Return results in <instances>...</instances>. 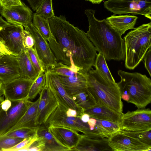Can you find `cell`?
I'll return each instance as SVG.
<instances>
[{"label": "cell", "instance_id": "26", "mask_svg": "<svg viewBox=\"0 0 151 151\" xmlns=\"http://www.w3.org/2000/svg\"><path fill=\"white\" fill-rule=\"evenodd\" d=\"M32 23L42 36L47 41L55 40L51 32L48 20L34 13Z\"/></svg>", "mask_w": 151, "mask_h": 151}, {"label": "cell", "instance_id": "49", "mask_svg": "<svg viewBox=\"0 0 151 151\" xmlns=\"http://www.w3.org/2000/svg\"><path fill=\"white\" fill-rule=\"evenodd\" d=\"M4 98L3 97L0 96V109L1 108V104L2 102L4 100Z\"/></svg>", "mask_w": 151, "mask_h": 151}, {"label": "cell", "instance_id": "2", "mask_svg": "<svg viewBox=\"0 0 151 151\" xmlns=\"http://www.w3.org/2000/svg\"><path fill=\"white\" fill-rule=\"evenodd\" d=\"M85 13L89 25L86 34L97 51L103 55L106 60H124V43L122 35L106 19L100 20L96 18L94 10L87 9Z\"/></svg>", "mask_w": 151, "mask_h": 151}, {"label": "cell", "instance_id": "14", "mask_svg": "<svg viewBox=\"0 0 151 151\" xmlns=\"http://www.w3.org/2000/svg\"><path fill=\"white\" fill-rule=\"evenodd\" d=\"M45 73L46 82L55 91L62 103L68 108L76 110L78 116H81L84 114L83 109L78 106L71 97L68 94L59 76L50 70L46 71Z\"/></svg>", "mask_w": 151, "mask_h": 151}, {"label": "cell", "instance_id": "18", "mask_svg": "<svg viewBox=\"0 0 151 151\" xmlns=\"http://www.w3.org/2000/svg\"><path fill=\"white\" fill-rule=\"evenodd\" d=\"M20 77L17 56L5 55L0 58V80L4 84Z\"/></svg>", "mask_w": 151, "mask_h": 151}, {"label": "cell", "instance_id": "11", "mask_svg": "<svg viewBox=\"0 0 151 151\" xmlns=\"http://www.w3.org/2000/svg\"><path fill=\"white\" fill-rule=\"evenodd\" d=\"M108 145L114 151H151V145L119 130L108 138Z\"/></svg>", "mask_w": 151, "mask_h": 151}, {"label": "cell", "instance_id": "6", "mask_svg": "<svg viewBox=\"0 0 151 151\" xmlns=\"http://www.w3.org/2000/svg\"><path fill=\"white\" fill-rule=\"evenodd\" d=\"M68 109L58 103L50 111L43 124L47 127L51 125L64 127L90 137H97L90 130L87 123L82 121L80 116H68L66 112Z\"/></svg>", "mask_w": 151, "mask_h": 151}, {"label": "cell", "instance_id": "3", "mask_svg": "<svg viewBox=\"0 0 151 151\" xmlns=\"http://www.w3.org/2000/svg\"><path fill=\"white\" fill-rule=\"evenodd\" d=\"M86 90L96 104L103 105L123 113L121 92L117 83L106 80L96 69L92 68L87 73Z\"/></svg>", "mask_w": 151, "mask_h": 151}, {"label": "cell", "instance_id": "28", "mask_svg": "<svg viewBox=\"0 0 151 151\" xmlns=\"http://www.w3.org/2000/svg\"><path fill=\"white\" fill-rule=\"evenodd\" d=\"M76 105L83 109L88 108L96 104L86 90L71 96Z\"/></svg>", "mask_w": 151, "mask_h": 151}, {"label": "cell", "instance_id": "32", "mask_svg": "<svg viewBox=\"0 0 151 151\" xmlns=\"http://www.w3.org/2000/svg\"><path fill=\"white\" fill-rule=\"evenodd\" d=\"M119 131L126 134L136 138L144 143L151 145V129L138 132Z\"/></svg>", "mask_w": 151, "mask_h": 151}, {"label": "cell", "instance_id": "29", "mask_svg": "<svg viewBox=\"0 0 151 151\" xmlns=\"http://www.w3.org/2000/svg\"><path fill=\"white\" fill-rule=\"evenodd\" d=\"M46 82L45 73H39L32 83L29 91L27 98L33 100L40 93L44 86Z\"/></svg>", "mask_w": 151, "mask_h": 151}, {"label": "cell", "instance_id": "50", "mask_svg": "<svg viewBox=\"0 0 151 151\" xmlns=\"http://www.w3.org/2000/svg\"><path fill=\"white\" fill-rule=\"evenodd\" d=\"M2 8V6H1V4L0 3V12H1V11Z\"/></svg>", "mask_w": 151, "mask_h": 151}, {"label": "cell", "instance_id": "33", "mask_svg": "<svg viewBox=\"0 0 151 151\" xmlns=\"http://www.w3.org/2000/svg\"><path fill=\"white\" fill-rule=\"evenodd\" d=\"M38 137L37 132L34 136L23 139L14 146L5 151H28L30 145L37 139Z\"/></svg>", "mask_w": 151, "mask_h": 151}, {"label": "cell", "instance_id": "24", "mask_svg": "<svg viewBox=\"0 0 151 151\" xmlns=\"http://www.w3.org/2000/svg\"><path fill=\"white\" fill-rule=\"evenodd\" d=\"M20 72V77L32 80L38 75L32 64L27 50L17 56Z\"/></svg>", "mask_w": 151, "mask_h": 151}, {"label": "cell", "instance_id": "20", "mask_svg": "<svg viewBox=\"0 0 151 151\" xmlns=\"http://www.w3.org/2000/svg\"><path fill=\"white\" fill-rule=\"evenodd\" d=\"M72 151H113L108 145V138L91 137L82 134L76 145Z\"/></svg>", "mask_w": 151, "mask_h": 151}, {"label": "cell", "instance_id": "45", "mask_svg": "<svg viewBox=\"0 0 151 151\" xmlns=\"http://www.w3.org/2000/svg\"><path fill=\"white\" fill-rule=\"evenodd\" d=\"M9 23L5 21L0 16V27L3 28L9 25Z\"/></svg>", "mask_w": 151, "mask_h": 151}, {"label": "cell", "instance_id": "4", "mask_svg": "<svg viewBox=\"0 0 151 151\" xmlns=\"http://www.w3.org/2000/svg\"><path fill=\"white\" fill-rule=\"evenodd\" d=\"M125 66L134 69L151 47V22L144 24L128 32L123 38Z\"/></svg>", "mask_w": 151, "mask_h": 151}, {"label": "cell", "instance_id": "22", "mask_svg": "<svg viewBox=\"0 0 151 151\" xmlns=\"http://www.w3.org/2000/svg\"><path fill=\"white\" fill-rule=\"evenodd\" d=\"M138 17L130 14L116 15L114 14L106 18L110 24L122 35L130 29L135 28Z\"/></svg>", "mask_w": 151, "mask_h": 151}, {"label": "cell", "instance_id": "47", "mask_svg": "<svg viewBox=\"0 0 151 151\" xmlns=\"http://www.w3.org/2000/svg\"><path fill=\"white\" fill-rule=\"evenodd\" d=\"M3 86L4 84L0 80V96L3 95Z\"/></svg>", "mask_w": 151, "mask_h": 151}, {"label": "cell", "instance_id": "1", "mask_svg": "<svg viewBox=\"0 0 151 151\" xmlns=\"http://www.w3.org/2000/svg\"><path fill=\"white\" fill-rule=\"evenodd\" d=\"M48 20L55 38L48 43L57 62L79 68L87 73L94 66L97 54L86 33L70 24L64 16H54Z\"/></svg>", "mask_w": 151, "mask_h": 151}, {"label": "cell", "instance_id": "10", "mask_svg": "<svg viewBox=\"0 0 151 151\" xmlns=\"http://www.w3.org/2000/svg\"><path fill=\"white\" fill-rule=\"evenodd\" d=\"M10 108L5 111L0 109V136L8 133L19 122L32 102L28 99L12 101Z\"/></svg>", "mask_w": 151, "mask_h": 151}, {"label": "cell", "instance_id": "13", "mask_svg": "<svg viewBox=\"0 0 151 151\" xmlns=\"http://www.w3.org/2000/svg\"><path fill=\"white\" fill-rule=\"evenodd\" d=\"M34 80L19 77L4 84L3 95L11 101L28 99L31 86Z\"/></svg>", "mask_w": 151, "mask_h": 151}, {"label": "cell", "instance_id": "37", "mask_svg": "<svg viewBox=\"0 0 151 151\" xmlns=\"http://www.w3.org/2000/svg\"><path fill=\"white\" fill-rule=\"evenodd\" d=\"M23 44L27 50L34 48L35 42L33 37L29 32L24 29L23 35Z\"/></svg>", "mask_w": 151, "mask_h": 151}, {"label": "cell", "instance_id": "31", "mask_svg": "<svg viewBox=\"0 0 151 151\" xmlns=\"http://www.w3.org/2000/svg\"><path fill=\"white\" fill-rule=\"evenodd\" d=\"M39 127L33 128H21L8 132L4 135L23 139L27 138L35 135Z\"/></svg>", "mask_w": 151, "mask_h": 151}, {"label": "cell", "instance_id": "36", "mask_svg": "<svg viewBox=\"0 0 151 151\" xmlns=\"http://www.w3.org/2000/svg\"><path fill=\"white\" fill-rule=\"evenodd\" d=\"M45 146V143L43 137L38 136L37 139L30 145L28 151H44Z\"/></svg>", "mask_w": 151, "mask_h": 151}, {"label": "cell", "instance_id": "9", "mask_svg": "<svg viewBox=\"0 0 151 151\" xmlns=\"http://www.w3.org/2000/svg\"><path fill=\"white\" fill-rule=\"evenodd\" d=\"M24 27L25 30L29 32L34 38V48L45 72L53 69L58 62L47 41L42 36L32 22L27 23Z\"/></svg>", "mask_w": 151, "mask_h": 151}, {"label": "cell", "instance_id": "12", "mask_svg": "<svg viewBox=\"0 0 151 151\" xmlns=\"http://www.w3.org/2000/svg\"><path fill=\"white\" fill-rule=\"evenodd\" d=\"M24 30L23 26L11 24L0 30V37L14 55L17 56L27 50L23 44Z\"/></svg>", "mask_w": 151, "mask_h": 151}, {"label": "cell", "instance_id": "41", "mask_svg": "<svg viewBox=\"0 0 151 151\" xmlns=\"http://www.w3.org/2000/svg\"><path fill=\"white\" fill-rule=\"evenodd\" d=\"M27 0L32 10L35 11L40 6L43 0Z\"/></svg>", "mask_w": 151, "mask_h": 151}, {"label": "cell", "instance_id": "7", "mask_svg": "<svg viewBox=\"0 0 151 151\" xmlns=\"http://www.w3.org/2000/svg\"><path fill=\"white\" fill-rule=\"evenodd\" d=\"M104 5L114 14L141 15L151 19V0H107Z\"/></svg>", "mask_w": 151, "mask_h": 151}, {"label": "cell", "instance_id": "8", "mask_svg": "<svg viewBox=\"0 0 151 151\" xmlns=\"http://www.w3.org/2000/svg\"><path fill=\"white\" fill-rule=\"evenodd\" d=\"M119 130L138 132L151 129V111L149 108L128 111L121 114Z\"/></svg>", "mask_w": 151, "mask_h": 151}, {"label": "cell", "instance_id": "46", "mask_svg": "<svg viewBox=\"0 0 151 151\" xmlns=\"http://www.w3.org/2000/svg\"><path fill=\"white\" fill-rule=\"evenodd\" d=\"M121 99L127 102L129 99V96L128 93H122L121 96Z\"/></svg>", "mask_w": 151, "mask_h": 151}, {"label": "cell", "instance_id": "21", "mask_svg": "<svg viewBox=\"0 0 151 151\" xmlns=\"http://www.w3.org/2000/svg\"><path fill=\"white\" fill-rule=\"evenodd\" d=\"M84 113L88 114L90 117L114 122H118L121 114L105 106L95 104L83 109Z\"/></svg>", "mask_w": 151, "mask_h": 151}, {"label": "cell", "instance_id": "23", "mask_svg": "<svg viewBox=\"0 0 151 151\" xmlns=\"http://www.w3.org/2000/svg\"><path fill=\"white\" fill-rule=\"evenodd\" d=\"M40 100L39 97L32 102L20 120L8 132L21 128H33L38 126L36 125V119Z\"/></svg>", "mask_w": 151, "mask_h": 151}, {"label": "cell", "instance_id": "25", "mask_svg": "<svg viewBox=\"0 0 151 151\" xmlns=\"http://www.w3.org/2000/svg\"><path fill=\"white\" fill-rule=\"evenodd\" d=\"M38 136L43 137L45 143L44 151H68L69 150L60 145L48 131V127L44 124L38 127L37 131Z\"/></svg>", "mask_w": 151, "mask_h": 151}, {"label": "cell", "instance_id": "15", "mask_svg": "<svg viewBox=\"0 0 151 151\" xmlns=\"http://www.w3.org/2000/svg\"><path fill=\"white\" fill-rule=\"evenodd\" d=\"M48 131L57 142L69 151L76 145L82 134L68 127L54 125L48 127Z\"/></svg>", "mask_w": 151, "mask_h": 151}, {"label": "cell", "instance_id": "34", "mask_svg": "<svg viewBox=\"0 0 151 151\" xmlns=\"http://www.w3.org/2000/svg\"><path fill=\"white\" fill-rule=\"evenodd\" d=\"M23 139L5 135L0 136V151H5L13 147Z\"/></svg>", "mask_w": 151, "mask_h": 151}, {"label": "cell", "instance_id": "16", "mask_svg": "<svg viewBox=\"0 0 151 151\" xmlns=\"http://www.w3.org/2000/svg\"><path fill=\"white\" fill-rule=\"evenodd\" d=\"M39 94L40 100L36 119L37 126L44 124L49 111L58 103L54 92L46 82Z\"/></svg>", "mask_w": 151, "mask_h": 151}, {"label": "cell", "instance_id": "40", "mask_svg": "<svg viewBox=\"0 0 151 151\" xmlns=\"http://www.w3.org/2000/svg\"><path fill=\"white\" fill-rule=\"evenodd\" d=\"M6 54L13 55L9 50L4 42L0 37V58Z\"/></svg>", "mask_w": 151, "mask_h": 151}, {"label": "cell", "instance_id": "42", "mask_svg": "<svg viewBox=\"0 0 151 151\" xmlns=\"http://www.w3.org/2000/svg\"><path fill=\"white\" fill-rule=\"evenodd\" d=\"M12 105L11 101L9 99H5L1 103V108L3 111H6L10 108Z\"/></svg>", "mask_w": 151, "mask_h": 151}, {"label": "cell", "instance_id": "35", "mask_svg": "<svg viewBox=\"0 0 151 151\" xmlns=\"http://www.w3.org/2000/svg\"><path fill=\"white\" fill-rule=\"evenodd\" d=\"M27 52L32 64L38 74L40 73H45L43 67L34 48L27 49Z\"/></svg>", "mask_w": 151, "mask_h": 151}, {"label": "cell", "instance_id": "39", "mask_svg": "<svg viewBox=\"0 0 151 151\" xmlns=\"http://www.w3.org/2000/svg\"><path fill=\"white\" fill-rule=\"evenodd\" d=\"M150 47L144 57L145 66L151 76V49Z\"/></svg>", "mask_w": 151, "mask_h": 151}, {"label": "cell", "instance_id": "27", "mask_svg": "<svg viewBox=\"0 0 151 151\" xmlns=\"http://www.w3.org/2000/svg\"><path fill=\"white\" fill-rule=\"evenodd\" d=\"M106 60L103 55L99 52L96 58L94 66L103 78L111 82L116 83Z\"/></svg>", "mask_w": 151, "mask_h": 151}, {"label": "cell", "instance_id": "48", "mask_svg": "<svg viewBox=\"0 0 151 151\" xmlns=\"http://www.w3.org/2000/svg\"><path fill=\"white\" fill-rule=\"evenodd\" d=\"M87 1H88L93 4H99L104 0H86Z\"/></svg>", "mask_w": 151, "mask_h": 151}, {"label": "cell", "instance_id": "38", "mask_svg": "<svg viewBox=\"0 0 151 151\" xmlns=\"http://www.w3.org/2000/svg\"><path fill=\"white\" fill-rule=\"evenodd\" d=\"M0 3L3 8L22 5L24 4L21 0H0Z\"/></svg>", "mask_w": 151, "mask_h": 151}, {"label": "cell", "instance_id": "44", "mask_svg": "<svg viewBox=\"0 0 151 151\" xmlns=\"http://www.w3.org/2000/svg\"><path fill=\"white\" fill-rule=\"evenodd\" d=\"M81 119L84 123H87L90 118L89 115L86 113H84L81 116Z\"/></svg>", "mask_w": 151, "mask_h": 151}, {"label": "cell", "instance_id": "17", "mask_svg": "<svg viewBox=\"0 0 151 151\" xmlns=\"http://www.w3.org/2000/svg\"><path fill=\"white\" fill-rule=\"evenodd\" d=\"M0 14L8 23L23 27L27 23L32 22L33 15L32 11L24 4L6 8H2Z\"/></svg>", "mask_w": 151, "mask_h": 151}, {"label": "cell", "instance_id": "43", "mask_svg": "<svg viewBox=\"0 0 151 151\" xmlns=\"http://www.w3.org/2000/svg\"><path fill=\"white\" fill-rule=\"evenodd\" d=\"M66 114L68 116L76 117L78 116V113L75 109L69 108L66 112Z\"/></svg>", "mask_w": 151, "mask_h": 151}, {"label": "cell", "instance_id": "19", "mask_svg": "<svg viewBox=\"0 0 151 151\" xmlns=\"http://www.w3.org/2000/svg\"><path fill=\"white\" fill-rule=\"evenodd\" d=\"M87 73L81 70L68 76H58L66 91L71 96L86 90Z\"/></svg>", "mask_w": 151, "mask_h": 151}, {"label": "cell", "instance_id": "30", "mask_svg": "<svg viewBox=\"0 0 151 151\" xmlns=\"http://www.w3.org/2000/svg\"><path fill=\"white\" fill-rule=\"evenodd\" d=\"M35 14L48 20L54 16L52 0H43Z\"/></svg>", "mask_w": 151, "mask_h": 151}, {"label": "cell", "instance_id": "5", "mask_svg": "<svg viewBox=\"0 0 151 151\" xmlns=\"http://www.w3.org/2000/svg\"><path fill=\"white\" fill-rule=\"evenodd\" d=\"M121 80L117 83L122 93L129 96L127 102L138 109H145L151 102V80L145 75L137 72L118 71Z\"/></svg>", "mask_w": 151, "mask_h": 151}]
</instances>
